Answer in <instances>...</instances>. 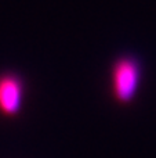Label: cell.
<instances>
[{
	"instance_id": "obj_2",
	"label": "cell",
	"mask_w": 156,
	"mask_h": 158,
	"mask_svg": "<svg viewBox=\"0 0 156 158\" xmlns=\"http://www.w3.org/2000/svg\"><path fill=\"white\" fill-rule=\"evenodd\" d=\"M25 100V81L19 74L6 71L0 74V115L17 118Z\"/></svg>"
},
{
	"instance_id": "obj_1",
	"label": "cell",
	"mask_w": 156,
	"mask_h": 158,
	"mask_svg": "<svg viewBox=\"0 0 156 158\" xmlns=\"http://www.w3.org/2000/svg\"><path fill=\"white\" fill-rule=\"evenodd\" d=\"M142 63L134 54H122L113 60L109 71V89L115 103L130 106L141 89Z\"/></svg>"
}]
</instances>
